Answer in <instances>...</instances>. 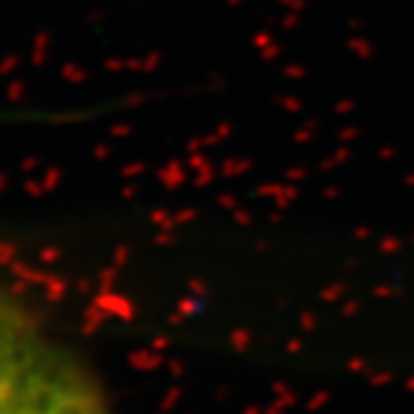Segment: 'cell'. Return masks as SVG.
Segmentation results:
<instances>
[{"label":"cell","instance_id":"obj_1","mask_svg":"<svg viewBox=\"0 0 414 414\" xmlns=\"http://www.w3.org/2000/svg\"><path fill=\"white\" fill-rule=\"evenodd\" d=\"M0 414H105L70 367L30 340L0 335Z\"/></svg>","mask_w":414,"mask_h":414}]
</instances>
